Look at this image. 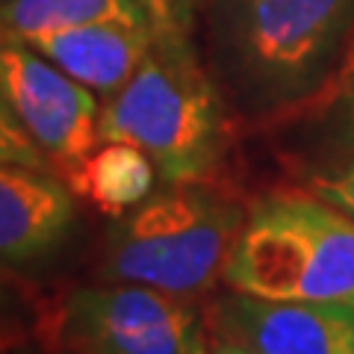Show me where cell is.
<instances>
[{
    "mask_svg": "<svg viewBox=\"0 0 354 354\" xmlns=\"http://www.w3.org/2000/svg\"><path fill=\"white\" fill-rule=\"evenodd\" d=\"M0 92L21 127L65 177L97 142L101 104L27 39L0 30Z\"/></svg>",
    "mask_w": 354,
    "mask_h": 354,
    "instance_id": "obj_6",
    "label": "cell"
},
{
    "mask_svg": "<svg viewBox=\"0 0 354 354\" xmlns=\"http://www.w3.org/2000/svg\"><path fill=\"white\" fill-rule=\"evenodd\" d=\"M204 307L213 337L254 354H354V304L272 301L227 290Z\"/></svg>",
    "mask_w": 354,
    "mask_h": 354,
    "instance_id": "obj_7",
    "label": "cell"
},
{
    "mask_svg": "<svg viewBox=\"0 0 354 354\" xmlns=\"http://www.w3.org/2000/svg\"><path fill=\"white\" fill-rule=\"evenodd\" d=\"M50 351L74 354H209L213 328L198 298L142 283H77L44 319Z\"/></svg>",
    "mask_w": 354,
    "mask_h": 354,
    "instance_id": "obj_5",
    "label": "cell"
},
{
    "mask_svg": "<svg viewBox=\"0 0 354 354\" xmlns=\"http://www.w3.org/2000/svg\"><path fill=\"white\" fill-rule=\"evenodd\" d=\"M245 216L248 201L230 192L225 180L160 183L139 207L109 221L95 278L204 301L225 283Z\"/></svg>",
    "mask_w": 354,
    "mask_h": 354,
    "instance_id": "obj_3",
    "label": "cell"
},
{
    "mask_svg": "<svg viewBox=\"0 0 354 354\" xmlns=\"http://www.w3.org/2000/svg\"><path fill=\"white\" fill-rule=\"evenodd\" d=\"M6 162L57 171L50 165V160L41 153V148L30 139V133L21 127V121L15 118L12 106H9L3 92H0V165H6Z\"/></svg>",
    "mask_w": 354,
    "mask_h": 354,
    "instance_id": "obj_13",
    "label": "cell"
},
{
    "mask_svg": "<svg viewBox=\"0 0 354 354\" xmlns=\"http://www.w3.org/2000/svg\"><path fill=\"white\" fill-rule=\"evenodd\" d=\"M50 354H74V351H50Z\"/></svg>",
    "mask_w": 354,
    "mask_h": 354,
    "instance_id": "obj_17",
    "label": "cell"
},
{
    "mask_svg": "<svg viewBox=\"0 0 354 354\" xmlns=\"http://www.w3.org/2000/svg\"><path fill=\"white\" fill-rule=\"evenodd\" d=\"M0 3H6V0H0Z\"/></svg>",
    "mask_w": 354,
    "mask_h": 354,
    "instance_id": "obj_18",
    "label": "cell"
},
{
    "mask_svg": "<svg viewBox=\"0 0 354 354\" xmlns=\"http://www.w3.org/2000/svg\"><path fill=\"white\" fill-rule=\"evenodd\" d=\"M27 41L77 83L92 88L95 95L109 97L145 59L153 44V32L145 24L101 21V24L41 32V36H30Z\"/></svg>",
    "mask_w": 354,
    "mask_h": 354,
    "instance_id": "obj_9",
    "label": "cell"
},
{
    "mask_svg": "<svg viewBox=\"0 0 354 354\" xmlns=\"http://www.w3.org/2000/svg\"><path fill=\"white\" fill-rule=\"evenodd\" d=\"M101 21L148 27L139 0H6L0 3V30L21 39L83 24H101Z\"/></svg>",
    "mask_w": 354,
    "mask_h": 354,
    "instance_id": "obj_11",
    "label": "cell"
},
{
    "mask_svg": "<svg viewBox=\"0 0 354 354\" xmlns=\"http://www.w3.org/2000/svg\"><path fill=\"white\" fill-rule=\"evenodd\" d=\"M209 354H254V351L236 346V342H227V339L213 337V348H209Z\"/></svg>",
    "mask_w": 354,
    "mask_h": 354,
    "instance_id": "obj_16",
    "label": "cell"
},
{
    "mask_svg": "<svg viewBox=\"0 0 354 354\" xmlns=\"http://www.w3.org/2000/svg\"><path fill=\"white\" fill-rule=\"evenodd\" d=\"M225 286L272 301L354 304V218L307 186L248 201Z\"/></svg>",
    "mask_w": 354,
    "mask_h": 354,
    "instance_id": "obj_4",
    "label": "cell"
},
{
    "mask_svg": "<svg viewBox=\"0 0 354 354\" xmlns=\"http://www.w3.org/2000/svg\"><path fill=\"white\" fill-rule=\"evenodd\" d=\"M153 39L192 36L198 21V0H139Z\"/></svg>",
    "mask_w": 354,
    "mask_h": 354,
    "instance_id": "obj_15",
    "label": "cell"
},
{
    "mask_svg": "<svg viewBox=\"0 0 354 354\" xmlns=\"http://www.w3.org/2000/svg\"><path fill=\"white\" fill-rule=\"evenodd\" d=\"M77 195L50 169L0 165V266H39L68 245Z\"/></svg>",
    "mask_w": 354,
    "mask_h": 354,
    "instance_id": "obj_8",
    "label": "cell"
},
{
    "mask_svg": "<svg viewBox=\"0 0 354 354\" xmlns=\"http://www.w3.org/2000/svg\"><path fill=\"white\" fill-rule=\"evenodd\" d=\"M239 121L192 36L153 39L130 80L104 97L97 139L142 148L162 183H201L221 180Z\"/></svg>",
    "mask_w": 354,
    "mask_h": 354,
    "instance_id": "obj_2",
    "label": "cell"
},
{
    "mask_svg": "<svg viewBox=\"0 0 354 354\" xmlns=\"http://www.w3.org/2000/svg\"><path fill=\"white\" fill-rule=\"evenodd\" d=\"M301 118L310 133L334 153L330 162L354 157V36L328 83L290 121Z\"/></svg>",
    "mask_w": 354,
    "mask_h": 354,
    "instance_id": "obj_12",
    "label": "cell"
},
{
    "mask_svg": "<svg viewBox=\"0 0 354 354\" xmlns=\"http://www.w3.org/2000/svg\"><path fill=\"white\" fill-rule=\"evenodd\" d=\"M77 198L109 218L130 213L160 189V171L142 148L106 139L62 177Z\"/></svg>",
    "mask_w": 354,
    "mask_h": 354,
    "instance_id": "obj_10",
    "label": "cell"
},
{
    "mask_svg": "<svg viewBox=\"0 0 354 354\" xmlns=\"http://www.w3.org/2000/svg\"><path fill=\"white\" fill-rule=\"evenodd\" d=\"M0 354H3V351H0Z\"/></svg>",
    "mask_w": 354,
    "mask_h": 354,
    "instance_id": "obj_19",
    "label": "cell"
},
{
    "mask_svg": "<svg viewBox=\"0 0 354 354\" xmlns=\"http://www.w3.org/2000/svg\"><path fill=\"white\" fill-rule=\"evenodd\" d=\"M304 186L313 195L322 198V201H328L330 207H337L354 218V157L313 169L307 174Z\"/></svg>",
    "mask_w": 354,
    "mask_h": 354,
    "instance_id": "obj_14",
    "label": "cell"
},
{
    "mask_svg": "<svg viewBox=\"0 0 354 354\" xmlns=\"http://www.w3.org/2000/svg\"><path fill=\"white\" fill-rule=\"evenodd\" d=\"M354 36V0H213L207 65L236 115L281 124L310 104Z\"/></svg>",
    "mask_w": 354,
    "mask_h": 354,
    "instance_id": "obj_1",
    "label": "cell"
}]
</instances>
